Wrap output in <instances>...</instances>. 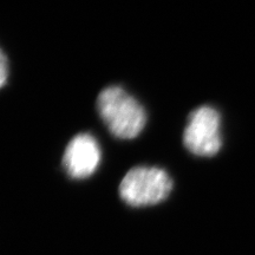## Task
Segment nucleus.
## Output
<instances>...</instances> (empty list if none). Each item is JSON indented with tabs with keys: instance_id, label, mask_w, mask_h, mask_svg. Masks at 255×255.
Instances as JSON below:
<instances>
[{
	"instance_id": "1",
	"label": "nucleus",
	"mask_w": 255,
	"mask_h": 255,
	"mask_svg": "<svg viewBox=\"0 0 255 255\" xmlns=\"http://www.w3.org/2000/svg\"><path fill=\"white\" fill-rule=\"evenodd\" d=\"M96 105L105 127L117 138H136L144 129V108L123 88L111 85L103 89L98 95Z\"/></svg>"
},
{
	"instance_id": "2",
	"label": "nucleus",
	"mask_w": 255,
	"mask_h": 255,
	"mask_svg": "<svg viewBox=\"0 0 255 255\" xmlns=\"http://www.w3.org/2000/svg\"><path fill=\"white\" fill-rule=\"evenodd\" d=\"M173 180L164 169L135 167L121 181L120 196L130 207L158 205L169 196Z\"/></svg>"
},
{
	"instance_id": "3",
	"label": "nucleus",
	"mask_w": 255,
	"mask_h": 255,
	"mask_svg": "<svg viewBox=\"0 0 255 255\" xmlns=\"http://www.w3.org/2000/svg\"><path fill=\"white\" fill-rule=\"evenodd\" d=\"M183 144L188 151L200 157L218 154L222 146L219 111L209 105H202L191 111L183 131Z\"/></svg>"
},
{
	"instance_id": "4",
	"label": "nucleus",
	"mask_w": 255,
	"mask_h": 255,
	"mask_svg": "<svg viewBox=\"0 0 255 255\" xmlns=\"http://www.w3.org/2000/svg\"><path fill=\"white\" fill-rule=\"evenodd\" d=\"M102 161L98 141L91 133L76 135L64 151L62 164L66 175L73 180H85L95 174Z\"/></svg>"
},
{
	"instance_id": "5",
	"label": "nucleus",
	"mask_w": 255,
	"mask_h": 255,
	"mask_svg": "<svg viewBox=\"0 0 255 255\" xmlns=\"http://www.w3.org/2000/svg\"><path fill=\"white\" fill-rule=\"evenodd\" d=\"M7 65H8V60L7 57H6L4 51H1V72H0V85L1 87H5L6 84V79H7Z\"/></svg>"
}]
</instances>
